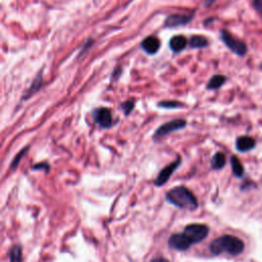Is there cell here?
<instances>
[{"mask_svg":"<svg viewBox=\"0 0 262 262\" xmlns=\"http://www.w3.org/2000/svg\"><path fill=\"white\" fill-rule=\"evenodd\" d=\"M166 199L170 204L181 209L194 211L199 207L197 198L189 189L185 187H175L168 190L166 194Z\"/></svg>","mask_w":262,"mask_h":262,"instance_id":"1","label":"cell"},{"mask_svg":"<svg viewBox=\"0 0 262 262\" xmlns=\"http://www.w3.org/2000/svg\"><path fill=\"white\" fill-rule=\"evenodd\" d=\"M245 249L244 242L233 236L225 234V236L215 239L210 244V251L214 255H219L222 253H228L230 255H239Z\"/></svg>","mask_w":262,"mask_h":262,"instance_id":"2","label":"cell"},{"mask_svg":"<svg viewBox=\"0 0 262 262\" xmlns=\"http://www.w3.org/2000/svg\"><path fill=\"white\" fill-rule=\"evenodd\" d=\"M220 38H222L225 45L234 54H237L238 57L243 58L248 53V46L244 41L234 37L227 30L220 31Z\"/></svg>","mask_w":262,"mask_h":262,"instance_id":"3","label":"cell"},{"mask_svg":"<svg viewBox=\"0 0 262 262\" xmlns=\"http://www.w3.org/2000/svg\"><path fill=\"white\" fill-rule=\"evenodd\" d=\"M209 232V227L206 225L201 224H191L185 227L184 233L187 237L192 245L202 242L207 238Z\"/></svg>","mask_w":262,"mask_h":262,"instance_id":"4","label":"cell"},{"mask_svg":"<svg viewBox=\"0 0 262 262\" xmlns=\"http://www.w3.org/2000/svg\"><path fill=\"white\" fill-rule=\"evenodd\" d=\"M186 126H187V121L184 119H175V120L169 121L167 123L163 124V125H161L156 130V132L154 133V139L158 140V139H160V137L166 136L169 133L184 129Z\"/></svg>","mask_w":262,"mask_h":262,"instance_id":"5","label":"cell"},{"mask_svg":"<svg viewBox=\"0 0 262 262\" xmlns=\"http://www.w3.org/2000/svg\"><path fill=\"white\" fill-rule=\"evenodd\" d=\"M95 123L102 128H109L113 125V118L111 111L107 108H99L92 113Z\"/></svg>","mask_w":262,"mask_h":262,"instance_id":"6","label":"cell"},{"mask_svg":"<svg viewBox=\"0 0 262 262\" xmlns=\"http://www.w3.org/2000/svg\"><path fill=\"white\" fill-rule=\"evenodd\" d=\"M168 246L170 249L177 251H187L188 248L192 246L190 241L187 239L186 234L183 233H174L168 240Z\"/></svg>","mask_w":262,"mask_h":262,"instance_id":"7","label":"cell"},{"mask_svg":"<svg viewBox=\"0 0 262 262\" xmlns=\"http://www.w3.org/2000/svg\"><path fill=\"white\" fill-rule=\"evenodd\" d=\"M181 163H182V158L178 157L176 161L172 162L171 164L167 165L166 167L163 168L162 171L159 173L157 179L155 181V186L156 187H162V186H164L165 184H166L169 181L170 176L173 174V172L178 168L179 164H181Z\"/></svg>","mask_w":262,"mask_h":262,"instance_id":"8","label":"cell"},{"mask_svg":"<svg viewBox=\"0 0 262 262\" xmlns=\"http://www.w3.org/2000/svg\"><path fill=\"white\" fill-rule=\"evenodd\" d=\"M192 19V16L188 15H181V13H177V15H171L169 16L166 21H165V27L167 28H174V27H179V26H185L188 22H190Z\"/></svg>","mask_w":262,"mask_h":262,"instance_id":"9","label":"cell"},{"mask_svg":"<svg viewBox=\"0 0 262 262\" xmlns=\"http://www.w3.org/2000/svg\"><path fill=\"white\" fill-rule=\"evenodd\" d=\"M161 46L160 40L155 36H149L144 39L142 42L143 49L149 53V54H155L158 52L159 48Z\"/></svg>","mask_w":262,"mask_h":262,"instance_id":"10","label":"cell"},{"mask_svg":"<svg viewBox=\"0 0 262 262\" xmlns=\"http://www.w3.org/2000/svg\"><path fill=\"white\" fill-rule=\"evenodd\" d=\"M256 146V142L250 136H241L237 140L236 148L240 151H248L254 149Z\"/></svg>","mask_w":262,"mask_h":262,"instance_id":"11","label":"cell"},{"mask_svg":"<svg viewBox=\"0 0 262 262\" xmlns=\"http://www.w3.org/2000/svg\"><path fill=\"white\" fill-rule=\"evenodd\" d=\"M187 44V40L185 36L182 35H177L174 36L170 39V42H169V46L170 49L173 52H181L182 50H184L186 48Z\"/></svg>","mask_w":262,"mask_h":262,"instance_id":"12","label":"cell"},{"mask_svg":"<svg viewBox=\"0 0 262 262\" xmlns=\"http://www.w3.org/2000/svg\"><path fill=\"white\" fill-rule=\"evenodd\" d=\"M226 81V77L224 75H214L207 84V89L216 90L222 87Z\"/></svg>","mask_w":262,"mask_h":262,"instance_id":"13","label":"cell"},{"mask_svg":"<svg viewBox=\"0 0 262 262\" xmlns=\"http://www.w3.org/2000/svg\"><path fill=\"white\" fill-rule=\"evenodd\" d=\"M42 81H43V79H42V73H39L38 76L34 79L33 83L30 86V88L28 89V91H27L26 94L24 95L23 100H28L32 94H34L36 91H38L40 89V87L42 86Z\"/></svg>","mask_w":262,"mask_h":262,"instance_id":"14","label":"cell"},{"mask_svg":"<svg viewBox=\"0 0 262 262\" xmlns=\"http://www.w3.org/2000/svg\"><path fill=\"white\" fill-rule=\"evenodd\" d=\"M189 45L192 48H204L209 45L208 40L203 36H192L189 40Z\"/></svg>","mask_w":262,"mask_h":262,"instance_id":"15","label":"cell"},{"mask_svg":"<svg viewBox=\"0 0 262 262\" xmlns=\"http://www.w3.org/2000/svg\"><path fill=\"white\" fill-rule=\"evenodd\" d=\"M230 164H231V168L232 172L234 173L237 177H242L244 175V167L242 163L240 162L239 158L236 156H232L230 158Z\"/></svg>","mask_w":262,"mask_h":262,"instance_id":"16","label":"cell"},{"mask_svg":"<svg viewBox=\"0 0 262 262\" xmlns=\"http://www.w3.org/2000/svg\"><path fill=\"white\" fill-rule=\"evenodd\" d=\"M8 255L10 262H23V251L20 245L13 246Z\"/></svg>","mask_w":262,"mask_h":262,"instance_id":"17","label":"cell"},{"mask_svg":"<svg viewBox=\"0 0 262 262\" xmlns=\"http://www.w3.org/2000/svg\"><path fill=\"white\" fill-rule=\"evenodd\" d=\"M225 156L223 153H216L211 161V166L215 170H219L225 167Z\"/></svg>","mask_w":262,"mask_h":262,"instance_id":"18","label":"cell"},{"mask_svg":"<svg viewBox=\"0 0 262 262\" xmlns=\"http://www.w3.org/2000/svg\"><path fill=\"white\" fill-rule=\"evenodd\" d=\"M28 150H29V147L24 148V149L20 151V153H19L15 158H13V160H12V162H11V164H10V169H11V170H16V169L18 168V166H19V164H20L22 158L24 157V155H26V153H27V151H28Z\"/></svg>","mask_w":262,"mask_h":262,"instance_id":"19","label":"cell"},{"mask_svg":"<svg viewBox=\"0 0 262 262\" xmlns=\"http://www.w3.org/2000/svg\"><path fill=\"white\" fill-rule=\"evenodd\" d=\"M160 108H165V109H177L183 107V104L175 101H168V102H161L158 104Z\"/></svg>","mask_w":262,"mask_h":262,"instance_id":"20","label":"cell"},{"mask_svg":"<svg viewBox=\"0 0 262 262\" xmlns=\"http://www.w3.org/2000/svg\"><path fill=\"white\" fill-rule=\"evenodd\" d=\"M134 106H135V103L133 100H130V101H127L125 103H123L121 105V108L123 110V112L124 114H125L126 116H128L131 112H132V110L134 109Z\"/></svg>","mask_w":262,"mask_h":262,"instance_id":"21","label":"cell"},{"mask_svg":"<svg viewBox=\"0 0 262 262\" xmlns=\"http://www.w3.org/2000/svg\"><path fill=\"white\" fill-rule=\"evenodd\" d=\"M32 170H44L45 172L49 171V165L47 163H38L32 167Z\"/></svg>","mask_w":262,"mask_h":262,"instance_id":"22","label":"cell"},{"mask_svg":"<svg viewBox=\"0 0 262 262\" xmlns=\"http://www.w3.org/2000/svg\"><path fill=\"white\" fill-rule=\"evenodd\" d=\"M252 5L254 9L262 17V0H252Z\"/></svg>","mask_w":262,"mask_h":262,"instance_id":"23","label":"cell"},{"mask_svg":"<svg viewBox=\"0 0 262 262\" xmlns=\"http://www.w3.org/2000/svg\"><path fill=\"white\" fill-rule=\"evenodd\" d=\"M216 1H217V0H205V6L206 7H209L212 4H214Z\"/></svg>","mask_w":262,"mask_h":262,"instance_id":"24","label":"cell"},{"mask_svg":"<svg viewBox=\"0 0 262 262\" xmlns=\"http://www.w3.org/2000/svg\"><path fill=\"white\" fill-rule=\"evenodd\" d=\"M151 262H169L167 259H165V258H155L154 260H151Z\"/></svg>","mask_w":262,"mask_h":262,"instance_id":"25","label":"cell"},{"mask_svg":"<svg viewBox=\"0 0 262 262\" xmlns=\"http://www.w3.org/2000/svg\"><path fill=\"white\" fill-rule=\"evenodd\" d=\"M259 69H260V70H261V71H262V63H261V64H260V65H259Z\"/></svg>","mask_w":262,"mask_h":262,"instance_id":"26","label":"cell"}]
</instances>
